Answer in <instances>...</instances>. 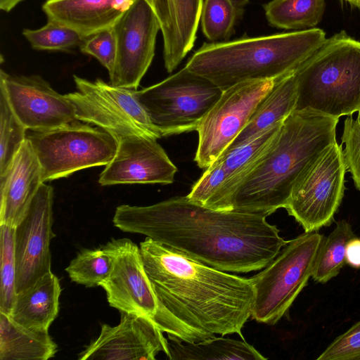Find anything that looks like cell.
Returning a JSON list of instances; mask_svg holds the SVG:
<instances>
[{
  "label": "cell",
  "mask_w": 360,
  "mask_h": 360,
  "mask_svg": "<svg viewBox=\"0 0 360 360\" xmlns=\"http://www.w3.org/2000/svg\"><path fill=\"white\" fill-rule=\"evenodd\" d=\"M42 179V169L26 139L6 172L0 176V225L15 228L26 215Z\"/></svg>",
  "instance_id": "cell-19"
},
{
  "label": "cell",
  "mask_w": 360,
  "mask_h": 360,
  "mask_svg": "<svg viewBox=\"0 0 360 360\" xmlns=\"http://www.w3.org/2000/svg\"><path fill=\"white\" fill-rule=\"evenodd\" d=\"M146 1L159 20L165 67L171 73L195 44L203 0Z\"/></svg>",
  "instance_id": "cell-20"
},
{
  "label": "cell",
  "mask_w": 360,
  "mask_h": 360,
  "mask_svg": "<svg viewBox=\"0 0 360 360\" xmlns=\"http://www.w3.org/2000/svg\"><path fill=\"white\" fill-rule=\"evenodd\" d=\"M296 101L297 85L292 72L276 79L272 89L259 102L248 124L219 158L248 143L268 128L283 122L295 110Z\"/></svg>",
  "instance_id": "cell-23"
},
{
  "label": "cell",
  "mask_w": 360,
  "mask_h": 360,
  "mask_svg": "<svg viewBox=\"0 0 360 360\" xmlns=\"http://www.w3.org/2000/svg\"><path fill=\"white\" fill-rule=\"evenodd\" d=\"M341 139L345 145L342 153L346 169L351 173L355 187L360 191V112L356 119L352 115L345 119Z\"/></svg>",
  "instance_id": "cell-33"
},
{
  "label": "cell",
  "mask_w": 360,
  "mask_h": 360,
  "mask_svg": "<svg viewBox=\"0 0 360 360\" xmlns=\"http://www.w3.org/2000/svg\"><path fill=\"white\" fill-rule=\"evenodd\" d=\"M57 351L48 332L27 328L0 311L1 360H47Z\"/></svg>",
  "instance_id": "cell-24"
},
{
  "label": "cell",
  "mask_w": 360,
  "mask_h": 360,
  "mask_svg": "<svg viewBox=\"0 0 360 360\" xmlns=\"http://www.w3.org/2000/svg\"><path fill=\"white\" fill-rule=\"evenodd\" d=\"M323 238L312 231L287 241L276 257L250 278L255 288L252 319L274 325L288 313L312 276Z\"/></svg>",
  "instance_id": "cell-6"
},
{
  "label": "cell",
  "mask_w": 360,
  "mask_h": 360,
  "mask_svg": "<svg viewBox=\"0 0 360 360\" xmlns=\"http://www.w3.org/2000/svg\"><path fill=\"white\" fill-rule=\"evenodd\" d=\"M146 274L167 314L201 340L236 333L251 316V278L212 268L150 238L140 243Z\"/></svg>",
  "instance_id": "cell-2"
},
{
  "label": "cell",
  "mask_w": 360,
  "mask_h": 360,
  "mask_svg": "<svg viewBox=\"0 0 360 360\" xmlns=\"http://www.w3.org/2000/svg\"><path fill=\"white\" fill-rule=\"evenodd\" d=\"M283 122L217 158L205 169L186 196L205 207L226 210V202L231 191L270 145Z\"/></svg>",
  "instance_id": "cell-18"
},
{
  "label": "cell",
  "mask_w": 360,
  "mask_h": 360,
  "mask_svg": "<svg viewBox=\"0 0 360 360\" xmlns=\"http://www.w3.org/2000/svg\"><path fill=\"white\" fill-rule=\"evenodd\" d=\"M27 128L13 112L0 87V176L8 169L27 139Z\"/></svg>",
  "instance_id": "cell-30"
},
{
  "label": "cell",
  "mask_w": 360,
  "mask_h": 360,
  "mask_svg": "<svg viewBox=\"0 0 360 360\" xmlns=\"http://www.w3.org/2000/svg\"><path fill=\"white\" fill-rule=\"evenodd\" d=\"M112 30L117 52L110 84L136 90L155 56L159 20L146 0H135Z\"/></svg>",
  "instance_id": "cell-13"
},
{
  "label": "cell",
  "mask_w": 360,
  "mask_h": 360,
  "mask_svg": "<svg viewBox=\"0 0 360 360\" xmlns=\"http://www.w3.org/2000/svg\"><path fill=\"white\" fill-rule=\"evenodd\" d=\"M223 91L184 67L135 96L162 136L196 130Z\"/></svg>",
  "instance_id": "cell-8"
},
{
  "label": "cell",
  "mask_w": 360,
  "mask_h": 360,
  "mask_svg": "<svg viewBox=\"0 0 360 360\" xmlns=\"http://www.w3.org/2000/svg\"><path fill=\"white\" fill-rule=\"evenodd\" d=\"M345 260L349 265L360 267V238L354 237L346 245Z\"/></svg>",
  "instance_id": "cell-36"
},
{
  "label": "cell",
  "mask_w": 360,
  "mask_h": 360,
  "mask_svg": "<svg viewBox=\"0 0 360 360\" xmlns=\"http://www.w3.org/2000/svg\"><path fill=\"white\" fill-rule=\"evenodd\" d=\"M326 39L323 30L314 27L205 42L185 67L224 91L243 82L277 79L292 72Z\"/></svg>",
  "instance_id": "cell-4"
},
{
  "label": "cell",
  "mask_w": 360,
  "mask_h": 360,
  "mask_svg": "<svg viewBox=\"0 0 360 360\" xmlns=\"http://www.w3.org/2000/svg\"><path fill=\"white\" fill-rule=\"evenodd\" d=\"M53 188L42 183L31 205L15 230L16 292L51 271L50 244L53 225Z\"/></svg>",
  "instance_id": "cell-14"
},
{
  "label": "cell",
  "mask_w": 360,
  "mask_h": 360,
  "mask_svg": "<svg viewBox=\"0 0 360 360\" xmlns=\"http://www.w3.org/2000/svg\"><path fill=\"white\" fill-rule=\"evenodd\" d=\"M177 170L157 139L134 135L117 141L116 153L100 174L98 183L170 184Z\"/></svg>",
  "instance_id": "cell-17"
},
{
  "label": "cell",
  "mask_w": 360,
  "mask_h": 360,
  "mask_svg": "<svg viewBox=\"0 0 360 360\" xmlns=\"http://www.w3.org/2000/svg\"><path fill=\"white\" fill-rule=\"evenodd\" d=\"M0 87L20 122L33 131H44L75 124L73 105L39 75L17 76L0 72Z\"/></svg>",
  "instance_id": "cell-15"
},
{
  "label": "cell",
  "mask_w": 360,
  "mask_h": 360,
  "mask_svg": "<svg viewBox=\"0 0 360 360\" xmlns=\"http://www.w3.org/2000/svg\"><path fill=\"white\" fill-rule=\"evenodd\" d=\"M349 3L352 6L360 8V0H344Z\"/></svg>",
  "instance_id": "cell-38"
},
{
  "label": "cell",
  "mask_w": 360,
  "mask_h": 360,
  "mask_svg": "<svg viewBox=\"0 0 360 360\" xmlns=\"http://www.w3.org/2000/svg\"><path fill=\"white\" fill-rule=\"evenodd\" d=\"M294 110L310 109L339 118L360 112V41L342 30L295 71Z\"/></svg>",
  "instance_id": "cell-5"
},
{
  "label": "cell",
  "mask_w": 360,
  "mask_h": 360,
  "mask_svg": "<svg viewBox=\"0 0 360 360\" xmlns=\"http://www.w3.org/2000/svg\"><path fill=\"white\" fill-rule=\"evenodd\" d=\"M73 78L77 91L65 95L78 120L99 127L117 141L134 135L162 137L137 100L135 89L115 86L101 79Z\"/></svg>",
  "instance_id": "cell-10"
},
{
  "label": "cell",
  "mask_w": 360,
  "mask_h": 360,
  "mask_svg": "<svg viewBox=\"0 0 360 360\" xmlns=\"http://www.w3.org/2000/svg\"><path fill=\"white\" fill-rule=\"evenodd\" d=\"M275 81H247L223 91L196 129L198 143L194 160L200 168L210 166L238 136Z\"/></svg>",
  "instance_id": "cell-11"
},
{
  "label": "cell",
  "mask_w": 360,
  "mask_h": 360,
  "mask_svg": "<svg viewBox=\"0 0 360 360\" xmlns=\"http://www.w3.org/2000/svg\"><path fill=\"white\" fill-rule=\"evenodd\" d=\"M102 248L112 261L109 276L100 285L106 292L110 306L120 312L151 319L168 338L186 342L200 340L195 333L160 307L136 244L128 238L112 239Z\"/></svg>",
  "instance_id": "cell-7"
},
{
  "label": "cell",
  "mask_w": 360,
  "mask_h": 360,
  "mask_svg": "<svg viewBox=\"0 0 360 360\" xmlns=\"http://www.w3.org/2000/svg\"><path fill=\"white\" fill-rule=\"evenodd\" d=\"M27 139L37 155L44 182L64 178L83 169L108 165L114 158L117 141L109 132L79 121Z\"/></svg>",
  "instance_id": "cell-9"
},
{
  "label": "cell",
  "mask_w": 360,
  "mask_h": 360,
  "mask_svg": "<svg viewBox=\"0 0 360 360\" xmlns=\"http://www.w3.org/2000/svg\"><path fill=\"white\" fill-rule=\"evenodd\" d=\"M60 293L59 280L51 271L16 293L9 316L27 328L48 332L58 314Z\"/></svg>",
  "instance_id": "cell-22"
},
{
  "label": "cell",
  "mask_w": 360,
  "mask_h": 360,
  "mask_svg": "<svg viewBox=\"0 0 360 360\" xmlns=\"http://www.w3.org/2000/svg\"><path fill=\"white\" fill-rule=\"evenodd\" d=\"M112 266L110 256L101 247L83 249L65 269L72 281L88 288L100 286Z\"/></svg>",
  "instance_id": "cell-29"
},
{
  "label": "cell",
  "mask_w": 360,
  "mask_h": 360,
  "mask_svg": "<svg viewBox=\"0 0 360 360\" xmlns=\"http://www.w3.org/2000/svg\"><path fill=\"white\" fill-rule=\"evenodd\" d=\"M23 0H0V8L5 12L11 11Z\"/></svg>",
  "instance_id": "cell-37"
},
{
  "label": "cell",
  "mask_w": 360,
  "mask_h": 360,
  "mask_svg": "<svg viewBox=\"0 0 360 360\" xmlns=\"http://www.w3.org/2000/svg\"><path fill=\"white\" fill-rule=\"evenodd\" d=\"M354 237L351 225L345 220H341L337 223L333 231L323 238L311 276L316 282L326 283L340 273L346 264V245Z\"/></svg>",
  "instance_id": "cell-28"
},
{
  "label": "cell",
  "mask_w": 360,
  "mask_h": 360,
  "mask_svg": "<svg viewBox=\"0 0 360 360\" xmlns=\"http://www.w3.org/2000/svg\"><path fill=\"white\" fill-rule=\"evenodd\" d=\"M135 0H45L48 20L69 27L84 37L111 28Z\"/></svg>",
  "instance_id": "cell-21"
},
{
  "label": "cell",
  "mask_w": 360,
  "mask_h": 360,
  "mask_svg": "<svg viewBox=\"0 0 360 360\" xmlns=\"http://www.w3.org/2000/svg\"><path fill=\"white\" fill-rule=\"evenodd\" d=\"M317 360H360V321L337 337Z\"/></svg>",
  "instance_id": "cell-35"
},
{
  "label": "cell",
  "mask_w": 360,
  "mask_h": 360,
  "mask_svg": "<svg viewBox=\"0 0 360 360\" xmlns=\"http://www.w3.org/2000/svg\"><path fill=\"white\" fill-rule=\"evenodd\" d=\"M266 217L215 210L176 196L148 206L121 205L112 223L212 268L248 273L264 268L287 243Z\"/></svg>",
  "instance_id": "cell-1"
},
{
  "label": "cell",
  "mask_w": 360,
  "mask_h": 360,
  "mask_svg": "<svg viewBox=\"0 0 360 360\" xmlns=\"http://www.w3.org/2000/svg\"><path fill=\"white\" fill-rule=\"evenodd\" d=\"M339 118L293 110L270 145L231 191L226 210L264 214L285 208L295 186L336 142Z\"/></svg>",
  "instance_id": "cell-3"
},
{
  "label": "cell",
  "mask_w": 360,
  "mask_h": 360,
  "mask_svg": "<svg viewBox=\"0 0 360 360\" xmlns=\"http://www.w3.org/2000/svg\"><path fill=\"white\" fill-rule=\"evenodd\" d=\"M120 314V323L103 324L98 338L79 354L78 359L155 360L160 352L169 356L168 340L151 319Z\"/></svg>",
  "instance_id": "cell-16"
},
{
  "label": "cell",
  "mask_w": 360,
  "mask_h": 360,
  "mask_svg": "<svg viewBox=\"0 0 360 360\" xmlns=\"http://www.w3.org/2000/svg\"><path fill=\"white\" fill-rule=\"evenodd\" d=\"M22 34L32 49L40 51L70 50L79 47L88 37L69 27L49 20L39 29H24Z\"/></svg>",
  "instance_id": "cell-32"
},
{
  "label": "cell",
  "mask_w": 360,
  "mask_h": 360,
  "mask_svg": "<svg viewBox=\"0 0 360 360\" xmlns=\"http://www.w3.org/2000/svg\"><path fill=\"white\" fill-rule=\"evenodd\" d=\"M250 0H203L200 24L210 42L230 40L243 18Z\"/></svg>",
  "instance_id": "cell-27"
},
{
  "label": "cell",
  "mask_w": 360,
  "mask_h": 360,
  "mask_svg": "<svg viewBox=\"0 0 360 360\" xmlns=\"http://www.w3.org/2000/svg\"><path fill=\"white\" fill-rule=\"evenodd\" d=\"M170 360H266L252 345L243 340L212 337L195 342L168 338Z\"/></svg>",
  "instance_id": "cell-25"
},
{
  "label": "cell",
  "mask_w": 360,
  "mask_h": 360,
  "mask_svg": "<svg viewBox=\"0 0 360 360\" xmlns=\"http://www.w3.org/2000/svg\"><path fill=\"white\" fill-rule=\"evenodd\" d=\"M346 171L342 144L336 141L295 186L285 209L304 232L317 231L333 221L344 196Z\"/></svg>",
  "instance_id": "cell-12"
},
{
  "label": "cell",
  "mask_w": 360,
  "mask_h": 360,
  "mask_svg": "<svg viewBox=\"0 0 360 360\" xmlns=\"http://www.w3.org/2000/svg\"><path fill=\"white\" fill-rule=\"evenodd\" d=\"M81 52L96 58L110 74L116 58V39L112 27L88 37L79 46Z\"/></svg>",
  "instance_id": "cell-34"
},
{
  "label": "cell",
  "mask_w": 360,
  "mask_h": 360,
  "mask_svg": "<svg viewBox=\"0 0 360 360\" xmlns=\"http://www.w3.org/2000/svg\"><path fill=\"white\" fill-rule=\"evenodd\" d=\"M326 0H271L263 5L269 25L283 30H307L321 20Z\"/></svg>",
  "instance_id": "cell-26"
},
{
  "label": "cell",
  "mask_w": 360,
  "mask_h": 360,
  "mask_svg": "<svg viewBox=\"0 0 360 360\" xmlns=\"http://www.w3.org/2000/svg\"><path fill=\"white\" fill-rule=\"evenodd\" d=\"M15 228L0 225L1 285L0 311L10 314L16 295V266L15 257Z\"/></svg>",
  "instance_id": "cell-31"
}]
</instances>
